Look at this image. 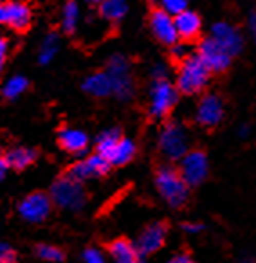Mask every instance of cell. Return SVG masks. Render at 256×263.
Masks as SVG:
<instances>
[{"instance_id": "cell-31", "label": "cell", "mask_w": 256, "mask_h": 263, "mask_svg": "<svg viewBox=\"0 0 256 263\" xmlns=\"http://www.w3.org/2000/svg\"><path fill=\"white\" fill-rule=\"evenodd\" d=\"M166 76H168V69H166V65H162V63H155V65L152 67V78H154V80H166Z\"/></svg>"}, {"instance_id": "cell-15", "label": "cell", "mask_w": 256, "mask_h": 263, "mask_svg": "<svg viewBox=\"0 0 256 263\" xmlns=\"http://www.w3.org/2000/svg\"><path fill=\"white\" fill-rule=\"evenodd\" d=\"M150 27H152V33H154V36L157 38L161 44L175 45L177 40H179V34H177V29H175V20H173V15L162 11V9H157V11L152 13Z\"/></svg>"}, {"instance_id": "cell-14", "label": "cell", "mask_w": 256, "mask_h": 263, "mask_svg": "<svg viewBox=\"0 0 256 263\" xmlns=\"http://www.w3.org/2000/svg\"><path fill=\"white\" fill-rule=\"evenodd\" d=\"M166 234H168V229H166L164 223H161V222L150 223V226L144 227L143 233L139 234V238H137V241H136V249L139 251V254L143 256V258H147V256L157 252L159 249L164 245Z\"/></svg>"}, {"instance_id": "cell-19", "label": "cell", "mask_w": 256, "mask_h": 263, "mask_svg": "<svg viewBox=\"0 0 256 263\" xmlns=\"http://www.w3.org/2000/svg\"><path fill=\"white\" fill-rule=\"evenodd\" d=\"M83 90L87 94L94 96V98H108V96H112V85H110V80L105 70L88 74L83 81Z\"/></svg>"}, {"instance_id": "cell-33", "label": "cell", "mask_w": 256, "mask_h": 263, "mask_svg": "<svg viewBox=\"0 0 256 263\" xmlns=\"http://www.w3.org/2000/svg\"><path fill=\"white\" fill-rule=\"evenodd\" d=\"M168 263H195L193 259H191L190 254H186V252H180V254H175L172 259H170Z\"/></svg>"}, {"instance_id": "cell-2", "label": "cell", "mask_w": 256, "mask_h": 263, "mask_svg": "<svg viewBox=\"0 0 256 263\" xmlns=\"http://www.w3.org/2000/svg\"><path fill=\"white\" fill-rule=\"evenodd\" d=\"M209 76H211V70L197 54L186 56L177 74V90H180L182 94H198L206 88Z\"/></svg>"}, {"instance_id": "cell-7", "label": "cell", "mask_w": 256, "mask_h": 263, "mask_svg": "<svg viewBox=\"0 0 256 263\" xmlns=\"http://www.w3.org/2000/svg\"><path fill=\"white\" fill-rule=\"evenodd\" d=\"M180 177L188 186H198L206 180L209 173V161L208 155L200 150H190L182 159H180Z\"/></svg>"}, {"instance_id": "cell-40", "label": "cell", "mask_w": 256, "mask_h": 263, "mask_svg": "<svg viewBox=\"0 0 256 263\" xmlns=\"http://www.w3.org/2000/svg\"><path fill=\"white\" fill-rule=\"evenodd\" d=\"M87 2H88V4H101V2H105V0H87Z\"/></svg>"}, {"instance_id": "cell-27", "label": "cell", "mask_w": 256, "mask_h": 263, "mask_svg": "<svg viewBox=\"0 0 256 263\" xmlns=\"http://www.w3.org/2000/svg\"><path fill=\"white\" fill-rule=\"evenodd\" d=\"M38 256H40L44 261H51V263H58L63 259V252L60 251L56 245H38L36 249Z\"/></svg>"}, {"instance_id": "cell-29", "label": "cell", "mask_w": 256, "mask_h": 263, "mask_svg": "<svg viewBox=\"0 0 256 263\" xmlns=\"http://www.w3.org/2000/svg\"><path fill=\"white\" fill-rule=\"evenodd\" d=\"M83 261L85 263H108V259H106V256L103 254L101 251H98V249H87V251L83 252Z\"/></svg>"}, {"instance_id": "cell-9", "label": "cell", "mask_w": 256, "mask_h": 263, "mask_svg": "<svg viewBox=\"0 0 256 263\" xmlns=\"http://www.w3.org/2000/svg\"><path fill=\"white\" fill-rule=\"evenodd\" d=\"M231 58L238 56L242 51H244V34L240 33L238 27H234L233 24L229 22H218L211 27V36Z\"/></svg>"}, {"instance_id": "cell-35", "label": "cell", "mask_w": 256, "mask_h": 263, "mask_svg": "<svg viewBox=\"0 0 256 263\" xmlns=\"http://www.w3.org/2000/svg\"><path fill=\"white\" fill-rule=\"evenodd\" d=\"M249 31H251L252 42L256 45V11H252L251 16H249Z\"/></svg>"}, {"instance_id": "cell-10", "label": "cell", "mask_w": 256, "mask_h": 263, "mask_svg": "<svg viewBox=\"0 0 256 263\" xmlns=\"http://www.w3.org/2000/svg\"><path fill=\"white\" fill-rule=\"evenodd\" d=\"M108 170H110L108 159L103 157L101 154L96 152L94 155H88V157L83 159V161H78L76 164L69 170V177L83 184L85 180L98 179V177L105 175Z\"/></svg>"}, {"instance_id": "cell-21", "label": "cell", "mask_w": 256, "mask_h": 263, "mask_svg": "<svg viewBox=\"0 0 256 263\" xmlns=\"http://www.w3.org/2000/svg\"><path fill=\"white\" fill-rule=\"evenodd\" d=\"M126 0H105L99 4V13L108 22H121L126 16Z\"/></svg>"}, {"instance_id": "cell-13", "label": "cell", "mask_w": 256, "mask_h": 263, "mask_svg": "<svg viewBox=\"0 0 256 263\" xmlns=\"http://www.w3.org/2000/svg\"><path fill=\"white\" fill-rule=\"evenodd\" d=\"M197 56L204 62V65L208 67L211 72H224V70L231 65V60H233L213 38H206V40L198 45Z\"/></svg>"}, {"instance_id": "cell-22", "label": "cell", "mask_w": 256, "mask_h": 263, "mask_svg": "<svg viewBox=\"0 0 256 263\" xmlns=\"http://www.w3.org/2000/svg\"><path fill=\"white\" fill-rule=\"evenodd\" d=\"M81 20V8L78 4V0H69L63 8V15H62V26L65 33H74L80 26Z\"/></svg>"}, {"instance_id": "cell-6", "label": "cell", "mask_w": 256, "mask_h": 263, "mask_svg": "<svg viewBox=\"0 0 256 263\" xmlns=\"http://www.w3.org/2000/svg\"><path fill=\"white\" fill-rule=\"evenodd\" d=\"M177 99H179V90L168 80H154L148 112L155 119H161L172 112V108L177 105Z\"/></svg>"}, {"instance_id": "cell-28", "label": "cell", "mask_w": 256, "mask_h": 263, "mask_svg": "<svg viewBox=\"0 0 256 263\" xmlns=\"http://www.w3.org/2000/svg\"><path fill=\"white\" fill-rule=\"evenodd\" d=\"M159 2H161L162 11L175 16V15H179L180 11L188 9V2H190V0H159Z\"/></svg>"}, {"instance_id": "cell-18", "label": "cell", "mask_w": 256, "mask_h": 263, "mask_svg": "<svg viewBox=\"0 0 256 263\" xmlns=\"http://www.w3.org/2000/svg\"><path fill=\"white\" fill-rule=\"evenodd\" d=\"M110 259L114 263H144L143 256L136 249V245L130 243L128 240H116L108 247Z\"/></svg>"}, {"instance_id": "cell-39", "label": "cell", "mask_w": 256, "mask_h": 263, "mask_svg": "<svg viewBox=\"0 0 256 263\" xmlns=\"http://www.w3.org/2000/svg\"><path fill=\"white\" fill-rule=\"evenodd\" d=\"M240 263H256V259L254 258H244Z\"/></svg>"}, {"instance_id": "cell-26", "label": "cell", "mask_w": 256, "mask_h": 263, "mask_svg": "<svg viewBox=\"0 0 256 263\" xmlns=\"http://www.w3.org/2000/svg\"><path fill=\"white\" fill-rule=\"evenodd\" d=\"M27 87H29V83H27L26 78L13 76L6 81L4 88H2V94H4V98H8V99H16L19 96H22L24 92L27 90Z\"/></svg>"}, {"instance_id": "cell-8", "label": "cell", "mask_w": 256, "mask_h": 263, "mask_svg": "<svg viewBox=\"0 0 256 263\" xmlns=\"http://www.w3.org/2000/svg\"><path fill=\"white\" fill-rule=\"evenodd\" d=\"M52 209V200L45 193H31L19 204V213L26 222L42 223L49 218Z\"/></svg>"}, {"instance_id": "cell-25", "label": "cell", "mask_w": 256, "mask_h": 263, "mask_svg": "<svg viewBox=\"0 0 256 263\" xmlns=\"http://www.w3.org/2000/svg\"><path fill=\"white\" fill-rule=\"evenodd\" d=\"M58 49H60L58 36H56L54 33L47 34V36L44 38V42H42L40 51H38V62H40L42 65L51 63L52 60H54V56L58 54Z\"/></svg>"}, {"instance_id": "cell-3", "label": "cell", "mask_w": 256, "mask_h": 263, "mask_svg": "<svg viewBox=\"0 0 256 263\" xmlns=\"http://www.w3.org/2000/svg\"><path fill=\"white\" fill-rule=\"evenodd\" d=\"M49 197H51L54 205L70 213L81 211L85 208V204H87V193L83 190V184L70 179L69 175L62 177V179H58L52 184Z\"/></svg>"}, {"instance_id": "cell-11", "label": "cell", "mask_w": 256, "mask_h": 263, "mask_svg": "<svg viewBox=\"0 0 256 263\" xmlns=\"http://www.w3.org/2000/svg\"><path fill=\"white\" fill-rule=\"evenodd\" d=\"M31 24V9L19 0L0 2V26H8L11 29L24 31Z\"/></svg>"}, {"instance_id": "cell-41", "label": "cell", "mask_w": 256, "mask_h": 263, "mask_svg": "<svg viewBox=\"0 0 256 263\" xmlns=\"http://www.w3.org/2000/svg\"><path fill=\"white\" fill-rule=\"evenodd\" d=\"M2 70H4V60H0V74H2Z\"/></svg>"}, {"instance_id": "cell-37", "label": "cell", "mask_w": 256, "mask_h": 263, "mask_svg": "<svg viewBox=\"0 0 256 263\" xmlns=\"http://www.w3.org/2000/svg\"><path fill=\"white\" fill-rule=\"evenodd\" d=\"M173 56H175V58H179V60L186 58V49H184V45H179V44L173 45Z\"/></svg>"}, {"instance_id": "cell-20", "label": "cell", "mask_w": 256, "mask_h": 263, "mask_svg": "<svg viewBox=\"0 0 256 263\" xmlns=\"http://www.w3.org/2000/svg\"><path fill=\"white\" fill-rule=\"evenodd\" d=\"M134 155H136V143L132 139H126V137H121L119 143L112 148L106 159H108L110 166H124L132 161Z\"/></svg>"}, {"instance_id": "cell-1", "label": "cell", "mask_w": 256, "mask_h": 263, "mask_svg": "<svg viewBox=\"0 0 256 263\" xmlns=\"http://www.w3.org/2000/svg\"><path fill=\"white\" fill-rule=\"evenodd\" d=\"M155 187L164 202L172 208H182L190 195V186L184 182L179 170L172 166H161L155 173Z\"/></svg>"}, {"instance_id": "cell-36", "label": "cell", "mask_w": 256, "mask_h": 263, "mask_svg": "<svg viewBox=\"0 0 256 263\" xmlns=\"http://www.w3.org/2000/svg\"><path fill=\"white\" fill-rule=\"evenodd\" d=\"M8 170H9V164H8V161H6V157H0V182L6 179Z\"/></svg>"}, {"instance_id": "cell-30", "label": "cell", "mask_w": 256, "mask_h": 263, "mask_svg": "<svg viewBox=\"0 0 256 263\" xmlns=\"http://www.w3.org/2000/svg\"><path fill=\"white\" fill-rule=\"evenodd\" d=\"M0 263H15V252L2 240H0Z\"/></svg>"}, {"instance_id": "cell-16", "label": "cell", "mask_w": 256, "mask_h": 263, "mask_svg": "<svg viewBox=\"0 0 256 263\" xmlns=\"http://www.w3.org/2000/svg\"><path fill=\"white\" fill-rule=\"evenodd\" d=\"M173 20H175V29H177L179 38L193 40V38H197L198 34H200V29H202L200 16L195 11H191V9L180 11L179 15L173 16Z\"/></svg>"}, {"instance_id": "cell-23", "label": "cell", "mask_w": 256, "mask_h": 263, "mask_svg": "<svg viewBox=\"0 0 256 263\" xmlns=\"http://www.w3.org/2000/svg\"><path fill=\"white\" fill-rule=\"evenodd\" d=\"M34 159H36V154L29 148H15L6 155V161L13 170H26L27 166L33 164Z\"/></svg>"}, {"instance_id": "cell-12", "label": "cell", "mask_w": 256, "mask_h": 263, "mask_svg": "<svg viewBox=\"0 0 256 263\" xmlns=\"http://www.w3.org/2000/svg\"><path fill=\"white\" fill-rule=\"evenodd\" d=\"M224 119V103L216 94H206L195 108V121L204 128H213Z\"/></svg>"}, {"instance_id": "cell-38", "label": "cell", "mask_w": 256, "mask_h": 263, "mask_svg": "<svg viewBox=\"0 0 256 263\" xmlns=\"http://www.w3.org/2000/svg\"><path fill=\"white\" fill-rule=\"evenodd\" d=\"M249 136V126L247 124H242L240 126V137H247Z\"/></svg>"}, {"instance_id": "cell-34", "label": "cell", "mask_w": 256, "mask_h": 263, "mask_svg": "<svg viewBox=\"0 0 256 263\" xmlns=\"http://www.w3.org/2000/svg\"><path fill=\"white\" fill-rule=\"evenodd\" d=\"M8 51H9V42H8V38L0 34V60H6V56H8Z\"/></svg>"}, {"instance_id": "cell-24", "label": "cell", "mask_w": 256, "mask_h": 263, "mask_svg": "<svg viewBox=\"0 0 256 263\" xmlns=\"http://www.w3.org/2000/svg\"><path fill=\"white\" fill-rule=\"evenodd\" d=\"M121 137H123V136H121V132L117 130V128H108V130H103L101 134L98 136V139H96V152H98V154H101L103 157H106V155L112 152V148L119 143Z\"/></svg>"}, {"instance_id": "cell-32", "label": "cell", "mask_w": 256, "mask_h": 263, "mask_svg": "<svg viewBox=\"0 0 256 263\" xmlns=\"http://www.w3.org/2000/svg\"><path fill=\"white\" fill-rule=\"evenodd\" d=\"M182 229H184V233H188V234H198L204 229V226H202L200 222H186L182 226Z\"/></svg>"}, {"instance_id": "cell-5", "label": "cell", "mask_w": 256, "mask_h": 263, "mask_svg": "<svg viewBox=\"0 0 256 263\" xmlns=\"http://www.w3.org/2000/svg\"><path fill=\"white\" fill-rule=\"evenodd\" d=\"M105 72L112 85V96L121 101H128L134 96V78L130 63L124 56L114 54L105 67Z\"/></svg>"}, {"instance_id": "cell-17", "label": "cell", "mask_w": 256, "mask_h": 263, "mask_svg": "<svg viewBox=\"0 0 256 263\" xmlns=\"http://www.w3.org/2000/svg\"><path fill=\"white\" fill-rule=\"evenodd\" d=\"M60 146L69 154H83L88 146V136L80 128H63L58 136Z\"/></svg>"}, {"instance_id": "cell-4", "label": "cell", "mask_w": 256, "mask_h": 263, "mask_svg": "<svg viewBox=\"0 0 256 263\" xmlns=\"http://www.w3.org/2000/svg\"><path fill=\"white\" fill-rule=\"evenodd\" d=\"M159 150L170 161H180L190 152V134L180 123H168L159 134Z\"/></svg>"}]
</instances>
